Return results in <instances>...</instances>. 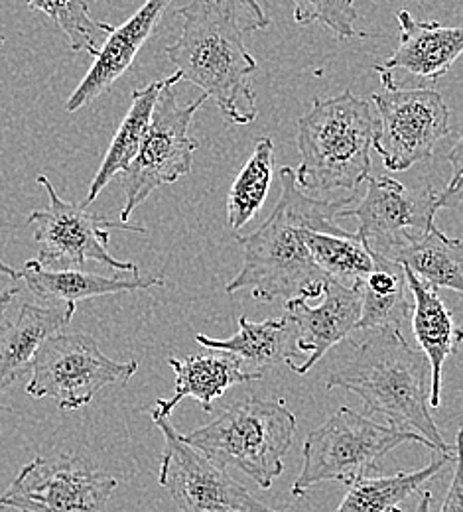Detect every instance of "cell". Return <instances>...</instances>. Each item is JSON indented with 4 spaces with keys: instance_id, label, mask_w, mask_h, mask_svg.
Returning a JSON list of instances; mask_svg holds the SVG:
<instances>
[{
    "instance_id": "8",
    "label": "cell",
    "mask_w": 463,
    "mask_h": 512,
    "mask_svg": "<svg viewBox=\"0 0 463 512\" xmlns=\"http://www.w3.org/2000/svg\"><path fill=\"white\" fill-rule=\"evenodd\" d=\"M172 87L174 85L164 79L150 127L142 138L133 162L123 172V223H129L131 213L148 199L150 193L174 184L192 172L199 142L190 136V125L207 97L201 95L188 105H180Z\"/></svg>"
},
{
    "instance_id": "28",
    "label": "cell",
    "mask_w": 463,
    "mask_h": 512,
    "mask_svg": "<svg viewBox=\"0 0 463 512\" xmlns=\"http://www.w3.org/2000/svg\"><path fill=\"white\" fill-rule=\"evenodd\" d=\"M28 8L44 12L64 34L73 52L97 56L113 26L91 16L85 0H24Z\"/></svg>"
},
{
    "instance_id": "27",
    "label": "cell",
    "mask_w": 463,
    "mask_h": 512,
    "mask_svg": "<svg viewBox=\"0 0 463 512\" xmlns=\"http://www.w3.org/2000/svg\"><path fill=\"white\" fill-rule=\"evenodd\" d=\"M272 170L274 142L270 136H261L229 192L227 223L233 231H241L263 209L272 182Z\"/></svg>"
},
{
    "instance_id": "13",
    "label": "cell",
    "mask_w": 463,
    "mask_h": 512,
    "mask_svg": "<svg viewBox=\"0 0 463 512\" xmlns=\"http://www.w3.org/2000/svg\"><path fill=\"white\" fill-rule=\"evenodd\" d=\"M119 481L77 457H36L0 495V509L16 512H109Z\"/></svg>"
},
{
    "instance_id": "3",
    "label": "cell",
    "mask_w": 463,
    "mask_h": 512,
    "mask_svg": "<svg viewBox=\"0 0 463 512\" xmlns=\"http://www.w3.org/2000/svg\"><path fill=\"white\" fill-rule=\"evenodd\" d=\"M367 337L328 377L326 388L357 394L369 414H381L389 426L422 436L436 453L458 455L430 412V365L400 331H365Z\"/></svg>"
},
{
    "instance_id": "4",
    "label": "cell",
    "mask_w": 463,
    "mask_h": 512,
    "mask_svg": "<svg viewBox=\"0 0 463 512\" xmlns=\"http://www.w3.org/2000/svg\"><path fill=\"white\" fill-rule=\"evenodd\" d=\"M377 132L379 117L373 115L371 103L351 91L324 101L314 99L312 109L298 119V188L359 192L371 174V150Z\"/></svg>"
},
{
    "instance_id": "34",
    "label": "cell",
    "mask_w": 463,
    "mask_h": 512,
    "mask_svg": "<svg viewBox=\"0 0 463 512\" xmlns=\"http://www.w3.org/2000/svg\"><path fill=\"white\" fill-rule=\"evenodd\" d=\"M0 276H8V278H12L14 282L20 280V272L14 270L12 266H8L4 260H0Z\"/></svg>"
},
{
    "instance_id": "16",
    "label": "cell",
    "mask_w": 463,
    "mask_h": 512,
    "mask_svg": "<svg viewBox=\"0 0 463 512\" xmlns=\"http://www.w3.org/2000/svg\"><path fill=\"white\" fill-rule=\"evenodd\" d=\"M73 314L71 304L38 300L24 302L12 318L0 320V396L32 369L42 343L60 333Z\"/></svg>"
},
{
    "instance_id": "1",
    "label": "cell",
    "mask_w": 463,
    "mask_h": 512,
    "mask_svg": "<svg viewBox=\"0 0 463 512\" xmlns=\"http://www.w3.org/2000/svg\"><path fill=\"white\" fill-rule=\"evenodd\" d=\"M355 197L322 201L308 197L296 184V170H280V197L265 223L251 235L237 237L243 251V268L227 284V294L251 288L261 302L306 298L324 294L328 276L314 264L306 249V231L341 235L335 219Z\"/></svg>"
},
{
    "instance_id": "26",
    "label": "cell",
    "mask_w": 463,
    "mask_h": 512,
    "mask_svg": "<svg viewBox=\"0 0 463 512\" xmlns=\"http://www.w3.org/2000/svg\"><path fill=\"white\" fill-rule=\"evenodd\" d=\"M304 243L314 264L339 284L357 286L373 272V253L355 233L347 231L333 235L322 231H306Z\"/></svg>"
},
{
    "instance_id": "30",
    "label": "cell",
    "mask_w": 463,
    "mask_h": 512,
    "mask_svg": "<svg viewBox=\"0 0 463 512\" xmlns=\"http://www.w3.org/2000/svg\"><path fill=\"white\" fill-rule=\"evenodd\" d=\"M454 467V475H452V483L450 489L446 493V499L438 512H463V491H462V467H460V457L454 459L452 463Z\"/></svg>"
},
{
    "instance_id": "23",
    "label": "cell",
    "mask_w": 463,
    "mask_h": 512,
    "mask_svg": "<svg viewBox=\"0 0 463 512\" xmlns=\"http://www.w3.org/2000/svg\"><path fill=\"white\" fill-rule=\"evenodd\" d=\"M458 455L438 453L436 459L416 471L357 479L349 485L347 495L333 512H404L400 509V503L438 477L448 465L454 463Z\"/></svg>"
},
{
    "instance_id": "32",
    "label": "cell",
    "mask_w": 463,
    "mask_h": 512,
    "mask_svg": "<svg viewBox=\"0 0 463 512\" xmlns=\"http://www.w3.org/2000/svg\"><path fill=\"white\" fill-rule=\"evenodd\" d=\"M18 292H20L18 286H10V288H6L4 292H0V320H2L4 314L8 312L12 300L18 296Z\"/></svg>"
},
{
    "instance_id": "11",
    "label": "cell",
    "mask_w": 463,
    "mask_h": 512,
    "mask_svg": "<svg viewBox=\"0 0 463 512\" xmlns=\"http://www.w3.org/2000/svg\"><path fill=\"white\" fill-rule=\"evenodd\" d=\"M38 182L48 193L50 205L32 211L26 225L34 227V241L40 247L36 262L42 268L79 270L89 260H95L113 270L138 272L134 262L119 260L109 253L111 229L148 233L146 227L87 213L85 207L64 201L46 176H38Z\"/></svg>"
},
{
    "instance_id": "35",
    "label": "cell",
    "mask_w": 463,
    "mask_h": 512,
    "mask_svg": "<svg viewBox=\"0 0 463 512\" xmlns=\"http://www.w3.org/2000/svg\"><path fill=\"white\" fill-rule=\"evenodd\" d=\"M2 44H4V38H2V36H0V48H2Z\"/></svg>"
},
{
    "instance_id": "10",
    "label": "cell",
    "mask_w": 463,
    "mask_h": 512,
    "mask_svg": "<svg viewBox=\"0 0 463 512\" xmlns=\"http://www.w3.org/2000/svg\"><path fill=\"white\" fill-rule=\"evenodd\" d=\"M383 89L373 95L379 132L373 150L391 172H404L434 156L450 136V107L434 89H400L389 71H377Z\"/></svg>"
},
{
    "instance_id": "33",
    "label": "cell",
    "mask_w": 463,
    "mask_h": 512,
    "mask_svg": "<svg viewBox=\"0 0 463 512\" xmlns=\"http://www.w3.org/2000/svg\"><path fill=\"white\" fill-rule=\"evenodd\" d=\"M430 507H432V493L422 491V495L418 499V505H416V512H430Z\"/></svg>"
},
{
    "instance_id": "15",
    "label": "cell",
    "mask_w": 463,
    "mask_h": 512,
    "mask_svg": "<svg viewBox=\"0 0 463 512\" xmlns=\"http://www.w3.org/2000/svg\"><path fill=\"white\" fill-rule=\"evenodd\" d=\"M170 2L172 0H146L123 26L113 28L99 54L95 56L91 69L67 99V113H75L87 107L97 97L107 93L111 85L127 73L142 46L158 28Z\"/></svg>"
},
{
    "instance_id": "17",
    "label": "cell",
    "mask_w": 463,
    "mask_h": 512,
    "mask_svg": "<svg viewBox=\"0 0 463 512\" xmlns=\"http://www.w3.org/2000/svg\"><path fill=\"white\" fill-rule=\"evenodd\" d=\"M400 44L397 52L377 64L375 71L402 69L424 81L444 77L463 52V30L460 26H442L440 22H420L408 10L397 14Z\"/></svg>"
},
{
    "instance_id": "18",
    "label": "cell",
    "mask_w": 463,
    "mask_h": 512,
    "mask_svg": "<svg viewBox=\"0 0 463 512\" xmlns=\"http://www.w3.org/2000/svg\"><path fill=\"white\" fill-rule=\"evenodd\" d=\"M404 274L412 296V333L430 365V408H438L442 404L440 392L444 363L458 349L462 329L456 325L452 310L442 302L438 288L422 282L408 268H404Z\"/></svg>"
},
{
    "instance_id": "12",
    "label": "cell",
    "mask_w": 463,
    "mask_h": 512,
    "mask_svg": "<svg viewBox=\"0 0 463 512\" xmlns=\"http://www.w3.org/2000/svg\"><path fill=\"white\" fill-rule=\"evenodd\" d=\"M150 416L164 436L158 481L180 512H278L257 501L227 469L186 444L170 416L156 408Z\"/></svg>"
},
{
    "instance_id": "20",
    "label": "cell",
    "mask_w": 463,
    "mask_h": 512,
    "mask_svg": "<svg viewBox=\"0 0 463 512\" xmlns=\"http://www.w3.org/2000/svg\"><path fill=\"white\" fill-rule=\"evenodd\" d=\"M296 337L294 323L286 318L251 321L241 316L239 331L229 339H211L198 333L196 341L211 351L229 353L245 371L263 375L268 369L282 363H292V359L298 355Z\"/></svg>"
},
{
    "instance_id": "9",
    "label": "cell",
    "mask_w": 463,
    "mask_h": 512,
    "mask_svg": "<svg viewBox=\"0 0 463 512\" xmlns=\"http://www.w3.org/2000/svg\"><path fill=\"white\" fill-rule=\"evenodd\" d=\"M26 392L32 398H52L62 410L87 406L103 388L129 383L136 361H113L87 333H56L38 349Z\"/></svg>"
},
{
    "instance_id": "7",
    "label": "cell",
    "mask_w": 463,
    "mask_h": 512,
    "mask_svg": "<svg viewBox=\"0 0 463 512\" xmlns=\"http://www.w3.org/2000/svg\"><path fill=\"white\" fill-rule=\"evenodd\" d=\"M430 444L406 430L379 424L351 408H339L304 442V465L292 485L294 497H304L314 485L337 481L351 485L377 471L379 461L402 444Z\"/></svg>"
},
{
    "instance_id": "22",
    "label": "cell",
    "mask_w": 463,
    "mask_h": 512,
    "mask_svg": "<svg viewBox=\"0 0 463 512\" xmlns=\"http://www.w3.org/2000/svg\"><path fill=\"white\" fill-rule=\"evenodd\" d=\"M373 272L357 284L361 292L359 331L393 329L400 331L410 321L412 300L402 264L391 258L373 255Z\"/></svg>"
},
{
    "instance_id": "5",
    "label": "cell",
    "mask_w": 463,
    "mask_h": 512,
    "mask_svg": "<svg viewBox=\"0 0 463 512\" xmlns=\"http://www.w3.org/2000/svg\"><path fill=\"white\" fill-rule=\"evenodd\" d=\"M294 434L296 416L282 400L245 398L182 438L223 469H237L261 489H270L284 473Z\"/></svg>"
},
{
    "instance_id": "2",
    "label": "cell",
    "mask_w": 463,
    "mask_h": 512,
    "mask_svg": "<svg viewBox=\"0 0 463 512\" xmlns=\"http://www.w3.org/2000/svg\"><path fill=\"white\" fill-rule=\"evenodd\" d=\"M239 0H190L178 8L180 38L164 52L176 67L170 85L188 81L211 99L229 125H251L257 115V95L251 75L257 62L245 46L249 26L241 24Z\"/></svg>"
},
{
    "instance_id": "14",
    "label": "cell",
    "mask_w": 463,
    "mask_h": 512,
    "mask_svg": "<svg viewBox=\"0 0 463 512\" xmlns=\"http://www.w3.org/2000/svg\"><path fill=\"white\" fill-rule=\"evenodd\" d=\"M324 300L320 306H310L306 298H294L284 304V318L296 327V349L304 353V363H288L298 375L310 369L357 329L361 318V292L357 286H345L328 278L324 284Z\"/></svg>"
},
{
    "instance_id": "25",
    "label": "cell",
    "mask_w": 463,
    "mask_h": 512,
    "mask_svg": "<svg viewBox=\"0 0 463 512\" xmlns=\"http://www.w3.org/2000/svg\"><path fill=\"white\" fill-rule=\"evenodd\" d=\"M393 260L434 288L463 292L462 241L446 237L436 225L420 241L400 249Z\"/></svg>"
},
{
    "instance_id": "6",
    "label": "cell",
    "mask_w": 463,
    "mask_h": 512,
    "mask_svg": "<svg viewBox=\"0 0 463 512\" xmlns=\"http://www.w3.org/2000/svg\"><path fill=\"white\" fill-rule=\"evenodd\" d=\"M463 142L458 138L448 162L452 164V180L444 190L424 188L408 190L391 176L367 178L369 188L361 203L343 209L337 217H355L359 223L357 237L373 255L395 258L400 249L420 241L432 227L434 217L444 207H460L462 203Z\"/></svg>"
},
{
    "instance_id": "29",
    "label": "cell",
    "mask_w": 463,
    "mask_h": 512,
    "mask_svg": "<svg viewBox=\"0 0 463 512\" xmlns=\"http://www.w3.org/2000/svg\"><path fill=\"white\" fill-rule=\"evenodd\" d=\"M294 20L298 24L320 22L341 40L365 36L357 32L355 0H292Z\"/></svg>"
},
{
    "instance_id": "21",
    "label": "cell",
    "mask_w": 463,
    "mask_h": 512,
    "mask_svg": "<svg viewBox=\"0 0 463 512\" xmlns=\"http://www.w3.org/2000/svg\"><path fill=\"white\" fill-rule=\"evenodd\" d=\"M168 365L176 375V392L172 398L156 400V410L166 416H170L186 396L196 398L205 412H211L213 402L233 384L251 383L263 377L259 373L245 371L235 357L221 351L213 355H192L186 359L170 357Z\"/></svg>"
},
{
    "instance_id": "31",
    "label": "cell",
    "mask_w": 463,
    "mask_h": 512,
    "mask_svg": "<svg viewBox=\"0 0 463 512\" xmlns=\"http://www.w3.org/2000/svg\"><path fill=\"white\" fill-rule=\"evenodd\" d=\"M239 2H241L243 6H247V10L253 14V22H251L253 30H265V28H268L270 18L266 16L265 10L261 8L259 0H239Z\"/></svg>"
},
{
    "instance_id": "24",
    "label": "cell",
    "mask_w": 463,
    "mask_h": 512,
    "mask_svg": "<svg viewBox=\"0 0 463 512\" xmlns=\"http://www.w3.org/2000/svg\"><path fill=\"white\" fill-rule=\"evenodd\" d=\"M162 85H164V79L154 81V83H150L142 89H134L131 109L125 115L117 134L113 136V140L109 144V150H107V154L101 162V168L97 170L81 207L87 209L101 195V192L113 182V178L117 174H123L125 168L133 162V158L136 156L140 144H142V138L150 127L154 105H156V99H158V93H160Z\"/></svg>"
},
{
    "instance_id": "19",
    "label": "cell",
    "mask_w": 463,
    "mask_h": 512,
    "mask_svg": "<svg viewBox=\"0 0 463 512\" xmlns=\"http://www.w3.org/2000/svg\"><path fill=\"white\" fill-rule=\"evenodd\" d=\"M20 280H24L26 288L36 296V300L71 306L99 296L127 294L136 290L160 288L166 284L162 276H140V272L133 276H103L83 270H48L42 268L36 258L24 264Z\"/></svg>"
}]
</instances>
